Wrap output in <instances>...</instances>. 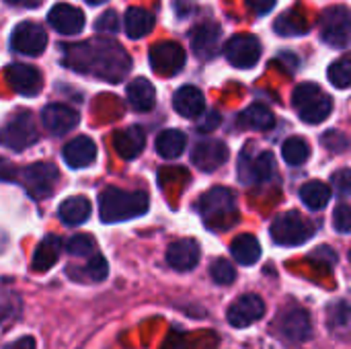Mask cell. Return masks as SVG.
Wrapping results in <instances>:
<instances>
[{"label":"cell","instance_id":"cell-1","mask_svg":"<svg viewBox=\"0 0 351 349\" xmlns=\"http://www.w3.org/2000/svg\"><path fill=\"white\" fill-rule=\"evenodd\" d=\"M64 64L80 74H90L107 82H119L128 76L132 60L113 39L95 37L74 45H62Z\"/></svg>","mask_w":351,"mask_h":349},{"label":"cell","instance_id":"cell-2","mask_svg":"<svg viewBox=\"0 0 351 349\" xmlns=\"http://www.w3.org/2000/svg\"><path fill=\"white\" fill-rule=\"evenodd\" d=\"M150 208L144 191H125L119 187H105L99 195V216L105 224L125 222L144 216Z\"/></svg>","mask_w":351,"mask_h":349},{"label":"cell","instance_id":"cell-3","mask_svg":"<svg viewBox=\"0 0 351 349\" xmlns=\"http://www.w3.org/2000/svg\"><path fill=\"white\" fill-rule=\"evenodd\" d=\"M199 216L210 230H228L239 222L237 197L228 187H214L199 197Z\"/></svg>","mask_w":351,"mask_h":349},{"label":"cell","instance_id":"cell-4","mask_svg":"<svg viewBox=\"0 0 351 349\" xmlns=\"http://www.w3.org/2000/svg\"><path fill=\"white\" fill-rule=\"evenodd\" d=\"M292 105L298 113V117L311 125H317L325 121L331 111H333V101L331 97L315 82H304L298 84L294 95H292Z\"/></svg>","mask_w":351,"mask_h":349},{"label":"cell","instance_id":"cell-5","mask_svg":"<svg viewBox=\"0 0 351 349\" xmlns=\"http://www.w3.org/2000/svg\"><path fill=\"white\" fill-rule=\"evenodd\" d=\"M269 232L276 245L298 247L315 237V224L304 216H300L298 212H286L271 222Z\"/></svg>","mask_w":351,"mask_h":349},{"label":"cell","instance_id":"cell-6","mask_svg":"<svg viewBox=\"0 0 351 349\" xmlns=\"http://www.w3.org/2000/svg\"><path fill=\"white\" fill-rule=\"evenodd\" d=\"M274 154L267 150H259V148H251L247 146L241 154L239 160V179L243 185H259V183H267L274 175Z\"/></svg>","mask_w":351,"mask_h":349},{"label":"cell","instance_id":"cell-7","mask_svg":"<svg viewBox=\"0 0 351 349\" xmlns=\"http://www.w3.org/2000/svg\"><path fill=\"white\" fill-rule=\"evenodd\" d=\"M39 134L35 128V121L31 117V113H19L12 119H8L2 128H0V146L21 152L29 146H33L37 142Z\"/></svg>","mask_w":351,"mask_h":349},{"label":"cell","instance_id":"cell-8","mask_svg":"<svg viewBox=\"0 0 351 349\" xmlns=\"http://www.w3.org/2000/svg\"><path fill=\"white\" fill-rule=\"evenodd\" d=\"M321 37L327 45L346 49L350 45V12L346 6H331L321 16Z\"/></svg>","mask_w":351,"mask_h":349},{"label":"cell","instance_id":"cell-9","mask_svg":"<svg viewBox=\"0 0 351 349\" xmlns=\"http://www.w3.org/2000/svg\"><path fill=\"white\" fill-rule=\"evenodd\" d=\"M148 60H150V68L158 76H175L183 70L187 53L177 41H162L152 45Z\"/></svg>","mask_w":351,"mask_h":349},{"label":"cell","instance_id":"cell-10","mask_svg":"<svg viewBox=\"0 0 351 349\" xmlns=\"http://www.w3.org/2000/svg\"><path fill=\"white\" fill-rule=\"evenodd\" d=\"M224 56L234 68L241 70L253 68L261 58V41L255 35H247V33L234 35L232 39L226 41Z\"/></svg>","mask_w":351,"mask_h":349},{"label":"cell","instance_id":"cell-11","mask_svg":"<svg viewBox=\"0 0 351 349\" xmlns=\"http://www.w3.org/2000/svg\"><path fill=\"white\" fill-rule=\"evenodd\" d=\"M276 329L284 339L294 341V344H304L313 337L311 315L300 306H292L284 311L276 321Z\"/></svg>","mask_w":351,"mask_h":349},{"label":"cell","instance_id":"cell-12","mask_svg":"<svg viewBox=\"0 0 351 349\" xmlns=\"http://www.w3.org/2000/svg\"><path fill=\"white\" fill-rule=\"evenodd\" d=\"M60 173L51 163H35L23 171V183L31 197L45 200L51 195Z\"/></svg>","mask_w":351,"mask_h":349},{"label":"cell","instance_id":"cell-13","mask_svg":"<svg viewBox=\"0 0 351 349\" xmlns=\"http://www.w3.org/2000/svg\"><path fill=\"white\" fill-rule=\"evenodd\" d=\"M10 47L16 53L41 56L43 49L47 47V35H45L43 27H39L37 23L23 21L14 27L12 35H10Z\"/></svg>","mask_w":351,"mask_h":349},{"label":"cell","instance_id":"cell-14","mask_svg":"<svg viewBox=\"0 0 351 349\" xmlns=\"http://www.w3.org/2000/svg\"><path fill=\"white\" fill-rule=\"evenodd\" d=\"M263 317H265V302L257 294H243L241 298H237L230 304V309L226 313L228 323L237 329L251 327L253 323H257Z\"/></svg>","mask_w":351,"mask_h":349},{"label":"cell","instance_id":"cell-15","mask_svg":"<svg viewBox=\"0 0 351 349\" xmlns=\"http://www.w3.org/2000/svg\"><path fill=\"white\" fill-rule=\"evenodd\" d=\"M6 82L10 88L23 97H35L41 91V74L37 68L27 64H10L4 70Z\"/></svg>","mask_w":351,"mask_h":349},{"label":"cell","instance_id":"cell-16","mask_svg":"<svg viewBox=\"0 0 351 349\" xmlns=\"http://www.w3.org/2000/svg\"><path fill=\"white\" fill-rule=\"evenodd\" d=\"M226 160H228V146L220 140L197 142L195 148L191 150V163L204 173H214Z\"/></svg>","mask_w":351,"mask_h":349},{"label":"cell","instance_id":"cell-17","mask_svg":"<svg viewBox=\"0 0 351 349\" xmlns=\"http://www.w3.org/2000/svg\"><path fill=\"white\" fill-rule=\"evenodd\" d=\"M47 23L62 35H78L84 29V12L72 4L60 2L49 10Z\"/></svg>","mask_w":351,"mask_h":349},{"label":"cell","instance_id":"cell-18","mask_svg":"<svg viewBox=\"0 0 351 349\" xmlns=\"http://www.w3.org/2000/svg\"><path fill=\"white\" fill-rule=\"evenodd\" d=\"M41 123L47 132L56 136H64L78 125V113L62 103H51L41 111Z\"/></svg>","mask_w":351,"mask_h":349},{"label":"cell","instance_id":"cell-19","mask_svg":"<svg viewBox=\"0 0 351 349\" xmlns=\"http://www.w3.org/2000/svg\"><path fill=\"white\" fill-rule=\"evenodd\" d=\"M220 35H222V29H220L218 23H212V21L199 23L191 31V49L195 51L197 58L210 60V58H214L218 53Z\"/></svg>","mask_w":351,"mask_h":349},{"label":"cell","instance_id":"cell-20","mask_svg":"<svg viewBox=\"0 0 351 349\" xmlns=\"http://www.w3.org/2000/svg\"><path fill=\"white\" fill-rule=\"evenodd\" d=\"M199 255H202L199 245L193 239H181L167 249V263L175 272H191L197 267Z\"/></svg>","mask_w":351,"mask_h":349},{"label":"cell","instance_id":"cell-21","mask_svg":"<svg viewBox=\"0 0 351 349\" xmlns=\"http://www.w3.org/2000/svg\"><path fill=\"white\" fill-rule=\"evenodd\" d=\"M62 156L70 169H86L97 158V146L88 136H76L64 146Z\"/></svg>","mask_w":351,"mask_h":349},{"label":"cell","instance_id":"cell-22","mask_svg":"<svg viewBox=\"0 0 351 349\" xmlns=\"http://www.w3.org/2000/svg\"><path fill=\"white\" fill-rule=\"evenodd\" d=\"M144 146H146V134L138 125H130L113 134V148L117 156H121L123 160H134L144 150Z\"/></svg>","mask_w":351,"mask_h":349},{"label":"cell","instance_id":"cell-23","mask_svg":"<svg viewBox=\"0 0 351 349\" xmlns=\"http://www.w3.org/2000/svg\"><path fill=\"white\" fill-rule=\"evenodd\" d=\"M173 107L179 115H183L187 119H195L204 113L206 101H204V95L197 86L185 84V86L177 88V93L173 97Z\"/></svg>","mask_w":351,"mask_h":349},{"label":"cell","instance_id":"cell-24","mask_svg":"<svg viewBox=\"0 0 351 349\" xmlns=\"http://www.w3.org/2000/svg\"><path fill=\"white\" fill-rule=\"evenodd\" d=\"M62 247H64V245H62V239H60V237L47 234V237L37 245V249H35V253H33V263H31V267H33L35 272H39V274L51 269V267L56 265V261L60 259Z\"/></svg>","mask_w":351,"mask_h":349},{"label":"cell","instance_id":"cell-25","mask_svg":"<svg viewBox=\"0 0 351 349\" xmlns=\"http://www.w3.org/2000/svg\"><path fill=\"white\" fill-rule=\"evenodd\" d=\"M58 216L66 226H80L88 220L90 216V202L84 195H74L68 197L60 204Z\"/></svg>","mask_w":351,"mask_h":349},{"label":"cell","instance_id":"cell-26","mask_svg":"<svg viewBox=\"0 0 351 349\" xmlns=\"http://www.w3.org/2000/svg\"><path fill=\"white\" fill-rule=\"evenodd\" d=\"M239 123L243 128L249 130H259V132H267L276 125V115L274 111L263 105V103H253L249 105L241 115H239Z\"/></svg>","mask_w":351,"mask_h":349},{"label":"cell","instance_id":"cell-27","mask_svg":"<svg viewBox=\"0 0 351 349\" xmlns=\"http://www.w3.org/2000/svg\"><path fill=\"white\" fill-rule=\"evenodd\" d=\"M123 29L130 39H142L154 29V16L144 8L132 6L123 16Z\"/></svg>","mask_w":351,"mask_h":349},{"label":"cell","instance_id":"cell-28","mask_svg":"<svg viewBox=\"0 0 351 349\" xmlns=\"http://www.w3.org/2000/svg\"><path fill=\"white\" fill-rule=\"evenodd\" d=\"M125 95H128V101L130 105L136 109V111H150L154 107V99H156V93H154V86L150 84V80L146 78H136L128 84L125 88Z\"/></svg>","mask_w":351,"mask_h":349},{"label":"cell","instance_id":"cell-29","mask_svg":"<svg viewBox=\"0 0 351 349\" xmlns=\"http://www.w3.org/2000/svg\"><path fill=\"white\" fill-rule=\"evenodd\" d=\"M308 19L304 16V12H300L298 8L294 10H288V12H282L276 23H274V29L276 33L284 35V37H298V35H304L308 31Z\"/></svg>","mask_w":351,"mask_h":349},{"label":"cell","instance_id":"cell-30","mask_svg":"<svg viewBox=\"0 0 351 349\" xmlns=\"http://www.w3.org/2000/svg\"><path fill=\"white\" fill-rule=\"evenodd\" d=\"M230 253L241 265H253L261 257V245L253 234H241L232 241Z\"/></svg>","mask_w":351,"mask_h":349},{"label":"cell","instance_id":"cell-31","mask_svg":"<svg viewBox=\"0 0 351 349\" xmlns=\"http://www.w3.org/2000/svg\"><path fill=\"white\" fill-rule=\"evenodd\" d=\"M107 274H109V265H107L105 257L99 255V253H95L84 267H80V269L78 267L68 269V276L72 280H76V282H90V284L103 282L107 278Z\"/></svg>","mask_w":351,"mask_h":349},{"label":"cell","instance_id":"cell-32","mask_svg":"<svg viewBox=\"0 0 351 349\" xmlns=\"http://www.w3.org/2000/svg\"><path fill=\"white\" fill-rule=\"evenodd\" d=\"M187 146V138L181 130H165L156 138V152L162 158H177L183 154Z\"/></svg>","mask_w":351,"mask_h":349},{"label":"cell","instance_id":"cell-33","mask_svg":"<svg viewBox=\"0 0 351 349\" xmlns=\"http://www.w3.org/2000/svg\"><path fill=\"white\" fill-rule=\"evenodd\" d=\"M300 200H302V204H304L308 210L319 212V210H323V208L329 204V200H331V189H329L327 183L308 181V183H304L302 189H300Z\"/></svg>","mask_w":351,"mask_h":349},{"label":"cell","instance_id":"cell-34","mask_svg":"<svg viewBox=\"0 0 351 349\" xmlns=\"http://www.w3.org/2000/svg\"><path fill=\"white\" fill-rule=\"evenodd\" d=\"M327 325L329 331L337 337H348L350 333V306L346 300L333 302L327 309Z\"/></svg>","mask_w":351,"mask_h":349},{"label":"cell","instance_id":"cell-35","mask_svg":"<svg viewBox=\"0 0 351 349\" xmlns=\"http://www.w3.org/2000/svg\"><path fill=\"white\" fill-rule=\"evenodd\" d=\"M282 156L284 160L290 165V167H300L308 160L311 156V146L306 140L298 138V136H292L288 138L284 144H282Z\"/></svg>","mask_w":351,"mask_h":349},{"label":"cell","instance_id":"cell-36","mask_svg":"<svg viewBox=\"0 0 351 349\" xmlns=\"http://www.w3.org/2000/svg\"><path fill=\"white\" fill-rule=\"evenodd\" d=\"M327 78L331 80V84H335L337 88L346 91L351 84V62L350 56H343L341 60L333 62L327 70Z\"/></svg>","mask_w":351,"mask_h":349},{"label":"cell","instance_id":"cell-37","mask_svg":"<svg viewBox=\"0 0 351 349\" xmlns=\"http://www.w3.org/2000/svg\"><path fill=\"white\" fill-rule=\"evenodd\" d=\"M97 249L95 245V239L88 237V234H74L72 239H68L66 243V251L72 255V257H88L93 255Z\"/></svg>","mask_w":351,"mask_h":349},{"label":"cell","instance_id":"cell-38","mask_svg":"<svg viewBox=\"0 0 351 349\" xmlns=\"http://www.w3.org/2000/svg\"><path fill=\"white\" fill-rule=\"evenodd\" d=\"M210 276L216 284L220 286H230L234 280H237V272H234V265L226 259H216L210 267Z\"/></svg>","mask_w":351,"mask_h":349},{"label":"cell","instance_id":"cell-39","mask_svg":"<svg viewBox=\"0 0 351 349\" xmlns=\"http://www.w3.org/2000/svg\"><path fill=\"white\" fill-rule=\"evenodd\" d=\"M117 29H119V14L115 10H105L95 21V31L99 33H117Z\"/></svg>","mask_w":351,"mask_h":349},{"label":"cell","instance_id":"cell-40","mask_svg":"<svg viewBox=\"0 0 351 349\" xmlns=\"http://www.w3.org/2000/svg\"><path fill=\"white\" fill-rule=\"evenodd\" d=\"M333 226H335V230L341 232V234H348L351 230V210L348 204H341V206L335 210V214H333Z\"/></svg>","mask_w":351,"mask_h":349},{"label":"cell","instance_id":"cell-41","mask_svg":"<svg viewBox=\"0 0 351 349\" xmlns=\"http://www.w3.org/2000/svg\"><path fill=\"white\" fill-rule=\"evenodd\" d=\"M323 144H325L331 152H343V150L348 148V138H346V134H341V132H337V130H329V132H325V136H323Z\"/></svg>","mask_w":351,"mask_h":349},{"label":"cell","instance_id":"cell-42","mask_svg":"<svg viewBox=\"0 0 351 349\" xmlns=\"http://www.w3.org/2000/svg\"><path fill=\"white\" fill-rule=\"evenodd\" d=\"M220 123H222V117H220V113H218V111H208V115H206V117H204V119L197 123V130L208 134V132H214V130H216Z\"/></svg>","mask_w":351,"mask_h":349},{"label":"cell","instance_id":"cell-43","mask_svg":"<svg viewBox=\"0 0 351 349\" xmlns=\"http://www.w3.org/2000/svg\"><path fill=\"white\" fill-rule=\"evenodd\" d=\"M350 171L348 169H341V171H337L335 175H333V183H335V187L339 189V193L343 195V197H348L350 195Z\"/></svg>","mask_w":351,"mask_h":349},{"label":"cell","instance_id":"cell-44","mask_svg":"<svg viewBox=\"0 0 351 349\" xmlns=\"http://www.w3.org/2000/svg\"><path fill=\"white\" fill-rule=\"evenodd\" d=\"M276 0H247L249 10H253L255 14H267L274 8Z\"/></svg>","mask_w":351,"mask_h":349},{"label":"cell","instance_id":"cell-45","mask_svg":"<svg viewBox=\"0 0 351 349\" xmlns=\"http://www.w3.org/2000/svg\"><path fill=\"white\" fill-rule=\"evenodd\" d=\"M4 349H37V344L31 335H25V337H19L16 341L8 344Z\"/></svg>","mask_w":351,"mask_h":349},{"label":"cell","instance_id":"cell-46","mask_svg":"<svg viewBox=\"0 0 351 349\" xmlns=\"http://www.w3.org/2000/svg\"><path fill=\"white\" fill-rule=\"evenodd\" d=\"M195 6V0H175V10L179 16H187Z\"/></svg>","mask_w":351,"mask_h":349},{"label":"cell","instance_id":"cell-47","mask_svg":"<svg viewBox=\"0 0 351 349\" xmlns=\"http://www.w3.org/2000/svg\"><path fill=\"white\" fill-rule=\"evenodd\" d=\"M6 2H10L14 6H27V8H33V6L41 4V0H6Z\"/></svg>","mask_w":351,"mask_h":349},{"label":"cell","instance_id":"cell-48","mask_svg":"<svg viewBox=\"0 0 351 349\" xmlns=\"http://www.w3.org/2000/svg\"><path fill=\"white\" fill-rule=\"evenodd\" d=\"M86 2H90V4L97 6V4H103V2H107V0H86Z\"/></svg>","mask_w":351,"mask_h":349}]
</instances>
